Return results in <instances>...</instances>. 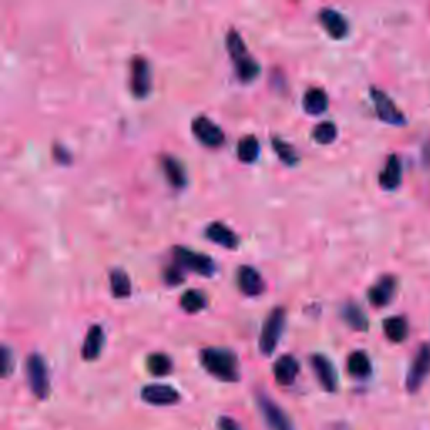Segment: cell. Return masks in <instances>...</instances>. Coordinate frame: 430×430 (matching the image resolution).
Masks as SVG:
<instances>
[{"instance_id":"6da1fadb","label":"cell","mask_w":430,"mask_h":430,"mask_svg":"<svg viewBox=\"0 0 430 430\" xmlns=\"http://www.w3.org/2000/svg\"><path fill=\"white\" fill-rule=\"evenodd\" d=\"M200 363L220 382L235 383L241 378L239 358L229 348H204L200 352Z\"/></svg>"},{"instance_id":"7a4b0ae2","label":"cell","mask_w":430,"mask_h":430,"mask_svg":"<svg viewBox=\"0 0 430 430\" xmlns=\"http://www.w3.org/2000/svg\"><path fill=\"white\" fill-rule=\"evenodd\" d=\"M226 45L227 51H229L230 54L232 63H234L235 74H237V78L241 79V81L249 83L261 74V66H259L257 61L249 54L244 39H242L241 34H239L234 28L227 30Z\"/></svg>"},{"instance_id":"3957f363","label":"cell","mask_w":430,"mask_h":430,"mask_svg":"<svg viewBox=\"0 0 430 430\" xmlns=\"http://www.w3.org/2000/svg\"><path fill=\"white\" fill-rule=\"evenodd\" d=\"M284 323H286V310L276 306L266 318L264 325H262L261 338H259V350L264 356L272 355L274 350H276L281 333L284 330Z\"/></svg>"},{"instance_id":"277c9868","label":"cell","mask_w":430,"mask_h":430,"mask_svg":"<svg viewBox=\"0 0 430 430\" xmlns=\"http://www.w3.org/2000/svg\"><path fill=\"white\" fill-rule=\"evenodd\" d=\"M173 262L180 266L182 269H189V271L200 274V276L211 277L214 276L217 271V266L214 259L207 254L195 252L192 249H186L184 246H175L172 249Z\"/></svg>"},{"instance_id":"5b68a950","label":"cell","mask_w":430,"mask_h":430,"mask_svg":"<svg viewBox=\"0 0 430 430\" xmlns=\"http://www.w3.org/2000/svg\"><path fill=\"white\" fill-rule=\"evenodd\" d=\"M25 370H28L30 391L39 400H45L49 397V391H51V380H49L47 363H45L44 356L39 353H32L28 358V363H25Z\"/></svg>"},{"instance_id":"8992f818","label":"cell","mask_w":430,"mask_h":430,"mask_svg":"<svg viewBox=\"0 0 430 430\" xmlns=\"http://www.w3.org/2000/svg\"><path fill=\"white\" fill-rule=\"evenodd\" d=\"M129 89L133 96L143 100L151 91L150 63L143 56H135L129 64Z\"/></svg>"},{"instance_id":"52a82bcc","label":"cell","mask_w":430,"mask_h":430,"mask_svg":"<svg viewBox=\"0 0 430 430\" xmlns=\"http://www.w3.org/2000/svg\"><path fill=\"white\" fill-rule=\"evenodd\" d=\"M257 405L266 424L271 430H296L292 427V422L288 413L271 397H268L266 394H257Z\"/></svg>"},{"instance_id":"ba28073f","label":"cell","mask_w":430,"mask_h":430,"mask_svg":"<svg viewBox=\"0 0 430 430\" xmlns=\"http://www.w3.org/2000/svg\"><path fill=\"white\" fill-rule=\"evenodd\" d=\"M430 373V345L425 343L418 348L416 358L412 361V367H410L409 375H407V390L410 394H416L418 388L422 387V383L425 382V378Z\"/></svg>"},{"instance_id":"9c48e42d","label":"cell","mask_w":430,"mask_h":430,"mask_svg":"<svg viewBox=\"0 0 430 430\" xmlns=\"http://www.w3.org/2000/svg\"><path fill=\"white\" fill-rule=\"evenodd\" d=\"M370 94L373 105H375L376 115L382 121H385L388 125H405V115L397 108L394 101L390 100V96L385 91L378 89V87H370Z\"/></svg>"},{"instance_id":"30bf717a","label":"cell","mask_w":430,"mask_h":430,"mask_svg":"<svg viewBox=\"0 0 430 430\" xmlns=\"http://www.w3.org/2000/svg\"><path fill=\"white\" fill-rule=\"evenodd\" d=\"M192 133L202 144L208 148H217L226 142V135H224L220 127H217L211 118L204 115L193 118Z\"/></svg>"},{"instance_id":"8fae6325","label":"cell","mask_w":430,"mask_h":430,"mask_svg":"<svg viewBox=\"0 0 430 430\" xmlns=\"http://www.w3.org/2000/svg\"><path fill=\"white\" fill-rule=\"evenodd\" d=\"M310 363H311V368H313L316 378H318L319 385L323 387V390L330 391V394L336 391L338 375H336V370H334L333 363H331L325 355H319V353H316V355L311 356Z\"/></svg>"},{"instance_id":"7c38bea8","label":"cell","mask_w":430,"mask_h":430,"mask_svg":"<svg viewBox=\"0 0 430 430\" xmlns=\"http://www.w3.org/2000/svg\"><path fill=\"white\" fill-rule=\"evenodd\" d=\"M142 400L150 405L165 407L173 405L180 400V394L173 387L163 385V383H151L142 388Z\"/></svg>"},{"instance_id":"4fadbf2b","label":"cell","mask_w":430,"mask_h":430,"mask_svg":"<svg viewBox=\"0 0 430 430\" xmlns=\"http://www.w3.org/2000/svg\"><path fill=\"white\" fill-rule=\"evenodd\" d=\"M318 19L321 22V25L325 28L326 32L330 34L333 39H343L348 34V21L343 17V14L338 12V10L325 7L318 12Z\"/></svg>"},{"instance_id":"5bb4252c","label":"cell","mask_w":430,"mask_h":430,"mask_svg":"<svg viewBox=\"0 0 430 430\" xmlns=\"http://www.w3.org/2000/svg\"><path fill=\"white\" fill-rule=\"evenodd\" d=\"M237 284L239 289L244 292L246 296H261L266 289V283L262 276L259 274L257 269L250 268V266H241L237 271Z\"/></svg>"},{"instance_id":"9a60e30c","label":"cell","mask_w":430,"mask_h":430,"mask_svg":"<svg viewBox=\"0 0 430 430\" xmlns=\"http://www.w3.org/2000/svg\"><path fill=\"white\" fill-rule=\"evenodd\" d=\"M395 288H397V281H395L394 276L380 277V279L368 289V301L376 308L387 306V304L391 301V298H394Z\"/></svg>"},{"instance_id":"2e32d148","label":"cell","mask_w":430,"mask_h":430,"mask_svg":"<svg viewBox=\"0 0 430 430\" xmlns=\"http://www.w3.org/2000/svg\"><path fill=\"white\" fill-rule=\"evenodd\" d=\"M204 234L208 241L217 246L226 247V249H237L239 247V235L222 222L208 224Z\"/></svg>"},{"instance_id":"e0dca14e","label":"cell","mask_w":430,"mask_h":430,"mask_svg":"<svg viewBox=\"0 0 430 430\" xmlns=\"http://www.w3.org/2000/svg\"><path fill=\"white\" fill-rule=\"evenodd\" d=\"M274 378L279 385L289 387L294 383L296 376L299 373V361L294 358L292 355H283L281 358H277L276 363L272 367Z\"/></svg>"},{"instance_id":"ac0fdd59","label":"cell","mask_w":430,"mask_h":430,"mask_svg":"<svg viewBox=\"0 0 430 430\" xmlns=\"http://www.w3.org/2000/svg\"><path fill=\"white\" fill-rule=\"evenodd\" d=\"M160 163H162V169L163 173H165L166 182H169L173 189H184L186 185V173L180 160L172 157V155H163V157L160 158Z\"/></svg>"},{"instance_id":"d6986e66","label":"cell","mask_w":430,"mask_h":430,"mask_svg":"<svg viewBox=\"0 0 430 430\" xmlns=\"http://www.w3.org/2000/svg\"><path fill=\"white\" fill-rule=\"evenodd\" d=\"M103 345H105V331L100 325H93L87 330V334L85 338V343H83L81 356L83 360L93 361L101 355Z\"/></svg>"},{"instance_id":"ffe728a7","label":"cell","mask_w":430,"mask_h":430,"mask_svg":"<svg viewBox=\"0 0 430 430\" xmlns=\"http://www.w3.org/2000/svg\"><path fill=\"white\" fill-rule=\"evenodd\" d=\"M380 186L385 190H395L402 182V163L397 155H390L387 160L385 169L378 177Z\"/></svg>"},{"instance_id":"44dd1931","label":"cell","mask_w":430,"mask_h":430,"mask_svg":"<svg viewBox=\"0 0 430 430\" xmlns=\"http://www.w3.org/2000/svg\"><path fill=\"white\" fill-rule=\"evenodd\" d=\"M303 108L304 111L313 116L325 113L328 109V94H326V91L321 89V87H310L304 93Z\"/></svg>"},{"instance_id":"7402d4cb","label":"cell","mask_w":430,"mask_h":430,"mask_svg":"<svg viewBox=\"0 0 430 430\" xmlns=\"http://www.w3.org/2000/svg\"><path fill=\"white\" fill-rule=\"evenodd\" d=\"M341 318L345 319L346 325L355 331H367L368 330V318L363 313V310L356 303L348 301L341 308Z\"/></svg>"},{"instance_id":"603a6c76","label":"cell","mask_w":430,"mask_h":430,"mask_svg":"<svg viewBox=\"0 0 430 430\" xmlns=\"http://www.w3.org/2000/svg\"><path fill=\"white\" fill-rule=\"evenodd\" d=\"M383 331H385V336L394 343H400L409 334V323L402 316H391L383 321Z\"/></svg>"},{"instance_id":"cb8c5ba5","label":"cell","mask_w":430,"mask_h":430,"mask_svg":"<svg viewBox=\"0 0 430 430\" xmlns=\"http://www.w3.org/2000/svg\"><path fill=\"white\" fill-rule=\"evenodd\" d=\"M109 286H111L113 296L118 299L128 298L131 294V281L123 269H111L109 272Z\"/></svg>"},{"instance_id":"d4e9b609","label":"cell","mask_w":430,"mask_h":430,"mask_svg":"<svg viewBox=\"0 0 430 430\" xmlns=\"http://www.w3.org/2000/svg\"><path fill=\"white\" fill-rule=\"evenodd\" d=\"M348 373L355 378H367L372 373V363L370 358L365 352H353L352 355L348 356Z\"/></svg>"},{"instance_id":"484cf974","label":"cell","mask_w":430,"mask_h":430,"mask_svg":"<svg viewBox=\"0 0 430 430\" xmlns=\"http://www.w3.org/2000/svg\"><path fill=\"white\" fill-rule=\"evenodd\" d=\"M180 306L182 310L190 314L200 313L207 306V296H205L204 291H199V289H189V291L182 294Z\"/></svg>"},{"instance_id":"4316f807","label":"cell","mask_w":430,"mask_h":430,"mask_svg":"<svg viewBox=\"0 0 430 430\" xmlns=\"http://www.w3.org/2000/svg\"><path fill=\"white\" fill-rule=\"evenodd\" d=\"M237 157L242 163H252L259 157V140L256 136L247 135L239 140L237 143Z\"/></svg>"},{"instance_id":"83f0119b","label":"cell","mask_w":430,"mask_h":430,"mask_svg":"<svg viewBox=\"0 0 430 430\" xmlns=\"http://www.w3.org/2000/svg\"><path fill=\"white\" fill-rule=\"evenodd\" d=\"M147 367L151 375L165 376L172 372L173 363L170 360V356L165 355V353H151L147 360Z\"/></svg>"},{"instance_id":"f1b7e54d","label":"cell","mask_w":430,"mask_h":430,"mask_svg":"<svg viewBox=\"0 0 430 430\" xmlns=\"http://www.w3.org/2000/svg\"><path fill=\"white\" fill-rule=\"evenodd\" d=\"M272 148H274V151H276L277 157H279L281 162L284 163V165L294 166L296 163H298V153H296L294 148H292L288 142H284V140L274 136Z\"/></svg>"},{"instance_id":"f546056e","label":"cell","mask_w":430,"mask_h":430,"mask_svg":"<svg viewBox=\"0 0 430 430\" xmlns=\"http://www.w3.org/2000/svg\"><path fill=\"white\" fill-rule=\"evenodd\" d=\"M338 136V128L336 125L331 123V121H323V123L316 125L313 129V138L314 142L319 144H330L336 140Z\"/></svg>"},{"instance_id":"4dcf8cb0","label":"cell","mask_w":430,"mask_h":430,"mask_svg":"<svg viewBox=\"0 0 430 430\" xmlns=\"http://www.w3.org/2000/svg\"><path fill=\"white\" fill-rule=\"evenodd\" d=\"M163 279H165V283L169 284V286H178V284H182L185 281L184 269L173 262L172 266H166L165 268V271H163Z\"/></svg>"},{"instance_id":"1f68e13d","label":"cell","mask_w":430,"mask_h":430,"mask_svg":"<svg viewBox=\"0 0 430 430\" xmlns=\"http://www.w3.org/2000/svg\"><path fill=\"white\" fill-rule=\"evenodd\" d=\"M0 360H2V376L3 378H9L10 373L14 372L15 360L12 350L7 345H2V350H0Z\"/></svg>"},{"instance_id":"d6a6232c","label":"cell","mask_w":430,"mask_h":430,"mask_svg":"<svg viewBox=\"0 0 430 430\" xmlns=\"http://www.w3.org/2000/svg\"><path fill=\"white\" fill-rule=\"evenodd\" d=\"M219 430H241L237 422L232 420L230 417H220L219 418Z\"/></svg>"},{"instance_id":"836d02e7","label":"cell","mask_w":430,"mask_h":430,"mask_svg":"<svg viewBox=\"0 0 430 430\" xmlns=\"http://www.w3.org/2000/svg\"><path fill=\"white\" fill-rule=\"evenodd\" d=\"M52 153H54L56 160H58L59 163H69V153H67V150H64L63 147H59V144H56V148L52 150Z\"/></svg>"}]
</instances>
